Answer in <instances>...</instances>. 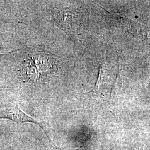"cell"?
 <instances>
[{"instance_id": "obj_1", "label": "cell", "mask_w": 150, "mask_h": 150, "mask_svg": "<svg viewBox=\"0 0 150 150\" xmlns=\"http://www.w3.org/2000/svg\"><path fill=\"white\" fill-rule=\"evenodd\" d=\"M0 119H8L20 125L26 122L35 123L45 131L46 134L48 136L47 130L43 123L39 122L35 118L23 112L17 104L8 103L0 107Z\"/></svg>"}, {"instance_id": "obj_2", "label": "cell", "mask_w": 150, "mask_h": 150, "mask_svg": "<svg viewBox=\"0 0 150 150\" xmlns=\"http://www.w3.org/2000/svg\"><path fill=\"white\" fill-rule=\"evenodd\" d=\"M32 58L34 61L32 63L35 65L40 75L53 70L48 55L42 53H37L33 55Z\"/></svg>"}]
</instances>
